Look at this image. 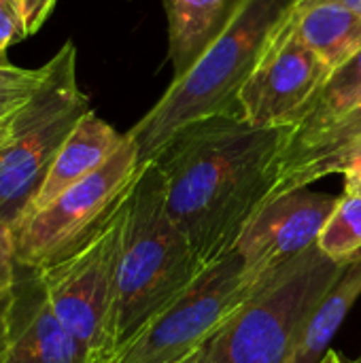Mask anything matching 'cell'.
Returning <instances> with one entry per match:
<instances>
[{
    "instance_id": "cb8c5ba5",
    "label": "cell",
    "mask_w": 361,
    "mask_h": 363,
    "mask_svg": "<svg viewBox=\"0 0 361 363\" xmlns=\"http://www.w3.org/2000/svg\"><path fill=\"white\" fill-rule=\"evenodd\" d=\"M13 117H15V115L0 119V153H2V149H4V145L9 143V138H11V132H13Z\"/></svg>"
},
{
    "instance_id": "44dd1931",
    "label": "cell",
    "mask_w": 361,
    "mask_h": 363,
    "mask_svg": "<svg viewBox=\"0 0 361 363\" xmlns=\"http://www.w3.org/2000/svg\"><path fill=\"white\" fill-rule=\"evenodd\" d=\"M17 251H15V232L0 225V302L6 300L15 285L17 274Z\"/></svg>"
},
{
    "instance_id": "8992f818",
    "label": "cell",
    "mask_w": 361,
    "mask_h": 363,
    "mask_svg": "<svg viewBox=\"0 0 361 363\" xmlns=\"http://www.w3.org/2000/svg\"><path fill=\"white\" fill-rule=\"evenodd\" d=\"M130 189L72 253L40 270L57 321L79 342L87 363H109V323Z\"/></svg>"
},
{
    "instance_id": "8fae6325",
    "label": "cell",
    "mask_w": 361,
    "mask_h": 363,
    "mask_svg": "<svg viewBox=\"0 0 361 363\" xmlns=\"http://www.w3.org/2000/svg\"><path fill=\"white\" fill-rule=\"evenodd\" d=\"M0 363H87L57 321L40 270L17 266L15 285L0 302Z\"/></svg>"
},
{
    "instance_id": "5b68a950",
    "label": "cell",
    "mask_w": 361,
    "mask_h": 363,
    "mask_svg": "<svg viewBox=\"0 0 361 363\" xmlns=\"http://www.w3.org/2000/svg\"><path fill=\"white\" fill-rule=\"evenodd\" d=\"M91 113L77 81V49L68 40L51 60L38 94L15 113L13 132L0 153V225L17 232L60 149Z\"/></svg>"
},
{
    "instance_id": "603a6c76",
    "label": "cell",
    "mask_w": 361,
    "mask_h": 363,
    "mask_svg": "<svg viewBox=\"0 0 361 363\" xmlns=\"http://www.w3.org/2000/svg\"><path fill=\"white\" fill-rule=\"evenodd\" d=\"M53 4H55V0H21L28 36L34 34L45 23V19L51 13Z\"/></svg>"
},
{
    "instance_id": "30bf717a",
    "label": "cell",
    "mask_w": 361,
    "mask_h": 363,
    "mask_svg": "<svg viewBox=\"0 0 361 363\" xmlns=\"http://www.w3.org/2000/svg\"><path fill=\"white\" fill-rule=\"evenodd\" d=\"M336 204L338 198L306 187L277 196L251 217L234 251L249 272L264 277L317 245Z\"/></svg>"
},
{
    "instance_id": "4fadbf2b",
    "label": "cell",
    "mask_w": 361,
    "mask_h": 363,
    "mask_svg": "<svg viewBox=\"0 0 361 363\" xmlns=\"http://www.w3.org/2000/svg\"><path fill=\"white\" fill-rule=\"evenodd\" d=\"M361 138V100L334 125L317 134L302 149L283 155L274 164L272 198L304 189L311 183L336 174H343L349 151Z\"/></svg>"
},
{
    "instance_id": "9c48e42d",
    "label": "cell",
    "mask_w": 361,
    "mask_h": 363,
    "mask_svg": "<svg viewBox=\"0 0 361 363\" xmlns=\"http://www.w3.org/2000/svg\"><path fill=\"white\" fill-rule=\"evenodd\" d=\"M328 74V64L300 36L291 4L240 89L243 119L255 128L291 125Z\"/></svg>"
},
{
    "instance_id": "d6986e66",
    "label": "cell",
    "mask_w": 361,
    "mask_h": 363,
    "mask_svg": "<svg viewBox=\"0 0 361 363\" xmlns=\"http://www.w3.org/2000/svg\"><path fill=\"white\" fill-rule=\"evenodd\" d=\"M49 77V62L40 68H19L0 64V119L23 108Z\"/></svg>"
},
{
    "instance_id": "2e32d148",
    "label": "cell",
    "mask_w": 361,
    "mask_h": 363,
    "mask_svg": "<svg viewBox=\"0 0 361 363\" xmlns=\"http://www.w3.org/2000/svg\"><path fill=\"white\" fill-rule=\"evenodd\" d=\"M294 17L300 36L330 70L361 49V13L338 0H296Z\"/></svg>"
},
{
    "instance_id": "ac0fdd59",
    "label": "cell",
    "mask_w": 361,
    "mask_h": 363,
    "mask_svg": "<svg viewBox=\"0 0 361 363\" xmlns=\"http://www.w3.org/2000/svg\"><path fill=\"white\" fill-rule=\"evenodd\" d=\"M317 247L332 259L343 262L361 251V196L345 194L326 221Z\"/></svg>"
},
{
    "instance_id": "d4e9b609",
    "label": "cell",
    "mask_w": 361,
    "mask_h": 363,
    "mask_svg": "<svg viewBox=\"0 0 361 363\" xmlns=\"http://www.w3.org/2000/svg\"><path fill=\"white\" fill-rule=\"evenodd\" d=\"M319 363H361V359H353V362H349V359H343L336 351H330V349H328V353L321 357V362Z\"/></svg>"
},
{
    "instance_id": "5bb4252c",
    "label": "cell",
    "mask_w": 361,
    "mask_h": 363,
    "mask_svg": "<svg viewBox=\"0 0 361 363\" xmlns=\"http://www.w3.org/2000/svg\"><path fill=\"white\" fill-rule=\"evenodd\" d=\"M361 100V49L338 64L311 96L296 121L285 128L283 147L277 155H289L311 143L317 134L340 121Z\"/></svg>"
},
{
    "instance_id": "3957f363",
    "label": "cell",
    "mask_w": 361,
    "mask_h": 363,
    "mask_svg": "<svg viewBox=\"0 0 361 363\" xmlns=\"http://www.w3.org/2000/svg\"><path fill=\"white\" fill-rule=\"evenodd\" d=\"M296 0H240L226 30L172 79L166 94L128 132L138 162L149 164L187 125L213 117L243 119L240 89L251 77L268 36Z\"/></svg>"
},
{
    "instance_id": "484cf974",
    "label": "cell",
    "mask_w": 361,
    "mask_h": 363,
    "mask_svg": "<svg viewBox=\"0 0 361 363\" xmlns=\"http://www.w3.org/2000/svg\"><path fill=\"white\" fill-rule=\"evenodd\" d=\"M338 2H343V4H347L349 9H353V11L361 13V0H338Z\"/></svg>"
},
{
    "instance_id": "277c9868",
    "label": "cell",
    "mask_w": 361,
    "mask_h": 363,
    "mask_svg": "<svg viewBox=\"0 0 361 363\" xmlns=\"http://www.w3.org/2000/svg\"><path fill=\"white\" fill-rule=\"evenodd\" d=\"M340 264L313 245L266 274L202 345L198 363H294L309 319Z\"/></svg>"
},
{
    "instance_id": "7402d4cb",
    "label": "cell",
    "mask_w": 361,
    "mask_h": 363,
    "mask_svg": "<svg viewBox=\"0 0 361 363\" xmlns=\"http://www.w3.org/2000/svg\"><path fill=\"white\" fill-rule=\"evenodd\" d=\"M343 174H345V194L361 196V138L349 151Z\"/></svg>"
},
{
    "instance_id": "7a4b0ae2",
    "label": "cell",
    "mask_w": 361,
    "mask_h": 363,
    "mask_svg": "<svg viewBox=\"0 0 361 363\" xmlns=\"http://www.w3.org/2000/svg\"><path fill=\"white\" fill-rule=\"evenodd\" d=\"M185 236L170 221L153 164H143L128 198L115 298L109 323V363L202 274Z\"/></svg>"
},
{
    "instance_id": "7c38bea8",
    "label": "cell",
    "mask_w": 361,
    "mask_h": 363,
    "mask_svg": "<svg viewBox=\"0 0 361 363\" xmlns=\"http://www.w3.org/2000/svg\"><path fill=\"white\" fill-rule=\"evenodd\" d=\"M126 134H119L113 125L100 119L94 111L87 113L79 125L72 130L64 147L60 149L55 162L51 164L38 194L34 196L28 217L49 206L62 191L98 170L113 153L123 145ZM26 217V219H28ZM21 228V225H19Z\"/></svg>"
},
{
    "instance_id": "52a82bcc",
    "label": "cell",
    "mask_w": 361,
    "mask_h": 363,
    "mask_svg": "<svg viewBox=\"0 0 361 363\" xmlns=\"http://www.w3.org/2000/svg\"><path fill=\"white\" fill-rule=\"evenodd\" d=\"M264 277L249 272L243 257L232 251L206 268L174 304L132 338L111 363H179L191 357L260 287Z\"/></svg>"
},
{
    "instance_id": "4316f807",
    "label": "cell",
    "mask_w": 361,
    "mask_h": 363,
    "mask_svg": "<svg viewBox=\"0 0 361 363\" xmlns=\"http://www.w3.org/2000/svg\"><path fill=\"white\" fill-rule=\"evenodd\" d=\"M198 359H200V351H198V353H194L191 357H187V359H183V362H179V363H198Z\"/></svg>"
},
{
    "instance_id": "ffe728a7",
    "label": "cell",
    "mask_w": 361,
    "mask_h": 363,
    "mask_svg": "<svg viewBox=\"0 0 361 363\" xmlns=\"http://www.w3.org/2000/svg\"><path fill=\"white\" fill-rule=\"evenodd\" d=\"M26 36L28 32L21 0H0V51L17 40H23Z\"/></svg>"
},
{
    "instance_id": "ba28073f",
    "label": "cell",
    "mask_w": 361,
    "mask_h": 363,
    "mask_svg": "<svg viewBox=\"0 0 361 363\" xmlns=\"http://www.w3.org/2000/svg\"><path fill=\"white\" fill-rule=\"evenodd\" d=\"M138 170V149L126 132L109 162L21 223L15 232L17 264L43 270L72 253L130 189Z\"/></svg>"
},
{
    "instance_id": "6da1fadb",
    "label": "cell",
    "mask_w": 361,
    "mask_h": 363,
    "mask_svg": "<svg viewBox=\"0 0 361 363\" xmlns=\"http://www.w3.org/2000/svg\"><path fill=\"white\" fill-rule=\"evenodd\" d=\"M285 128L213 117L181 130L153 162L170 221L202 270L230 255L270 200Z\"/></svg>"
},
{
    "instance_id": "83f0119b",
    "label": "cell",
    "mask_w": 361,
    "mask_h": 363,
    "mask_svg": "<svg viewBox=\"0 0 361 363\" xmlns=\"http://www.w3.org/2000/svg\"><path fill=\"white\" fill-rule=\"evenodd\" d=\"M0 57H2V51H0Z\"/></svg>"
},
{
    "instance_id": "e0dca14e",
    "label": "cell",
    "mask_w": 361,
    "mask_h": 363,
    "mask_svg": "<svg viewBox=\"0 0 361 363\" xmlns=\"http://www.w3.org/2000/svg\"><path fill=\"white\" fill-rule=\"evenodd\" d=\"M361 296V251L343 259L340 270L315 308L302 334L294 363H319L332 338Z\"/></svg>"
},
{
    "instance_id": "9a60e30c",
    "label": "cell",
    "mask_w": 361,
    "mask_h": 363,
    "mask_svg": "<svg viewBox=\"0 0 361 363\" xmlns=\"http://www.w3.org/2000/svg\"><path fill=\"white\" fill-rule=\"evenodd\" d=\"M240 0H164L174 79L185 74L234 17Z\"/></svg>"
}]
</instances>
